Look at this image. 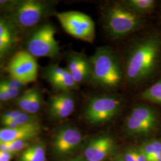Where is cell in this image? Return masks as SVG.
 <instances>
[{
  "instance_id": "7402d4cb",
  "label": "cell",
  "mask_w": 161,
  "mask_h": 161,
  "mask_svg": "<svg viewBox=\"0 0 161 161\" xmlns=\"http://www.w3.org/2000/svg\"><path fill=\"white\" fill-rule=\"evenodd\" d=\"M7 143L8 145V152L12 155L24 149H27L29 146L28 143L26 140H16Z\"/></svg>"
},
{
  "instance_id": "4316f807",
  "label": "cell",
  "mask_w": 161,
  "mask_h": 161,
  "mask_svg": "<svg viewBox=\"0 0 161 161\" xmlns=\"http://www.w3.org/2000/svg\"><path fill=\"white\" fill-rule=\"evenodd\" d=\"M12 40L0 38V53L4 52L11 46Z\"/></svg>"
},
{
  "instance_id": "e0dca14e",
  "label": "cell",
  "mask_w": 161,
  "mask_h": 161,
  "mask_svg": "<svg viewBox=\"0 0 161 161\" xmlns=\"http://www.w3.org/2000/svg\"><path fill=\"white\" fill-rule=\"evenodd\" d=\"M139 150L147 161H158L161 155V142L155 139L147 141L142 145Z\"/></svg>"
},
{
  "instance_id": "7c38bea8",
  "label": "cell",
  "mask_w": 161,
  "mask_h": 161,
  "mask_svg": "<svg viewBox=\"0 0 161 161\" xmlns=\"http://www.w3.org/2000/svg\"><path fill=\"white\" fill-rule=\"evenodd\" d=\"M75 106V98L70 92H60L50 98L48 114L53 119H64L72 114Z\"/></svg>"
},
{
  "instance_id": "277c9868",
  "label": "cell",
  "mask_w": 161,
  "mask_h": 161,
  "mask_svg": "<svg viewBox=\"0 0 161 161\" xmlns=\"http://www.w3.org/2000/svg\"><path fill=\"white\" fill-rule=\"evenodd\" d=\"M123 105L121 98L112 95L90 98L84 112L86 121L92 125H100L112 120L119 114Z\"/></svg>"
},
{
  "instance_id": "ba28073f",
  "label": "cell",
  "mask_w": 161,
  "mask_h": 161,
  "mask_svg": "<svg viewBox=\"0 0 161 161\" xmlns=\"http://www.w3.org/2000/svg\"><path fill=\"white\" fill-rule=\"evenodd\" d=\"M8 70L13 80L24 85L36 80L38 66L34 56L29 52H19L10 60Z\"/></svg>"
},
{
  "instance_id": "e575fe53",
  "label": "cell",
  "mask_w": 161,
  "mask_h": 161,
  "mask_svg": "<svg viewBox=\"0 0 161 161\" xmlns=\"http://www.w3.org/2000/svg\"><path fill=\"white\" fill-rule=\"evenodd\" d=\"M158 161H161V156H160V158H159V160H158Z\"/></svg>"
},
{
  "instance_id": "d6986e66",
  "label": "cell",
  "mask_w": 161,
  "mask_h": 161,
  "mask_svg": "<svg viewBox=\"0 0 161 161\" xmlns=\"http://www.w3.org/2000/svg\"><path fill=\"white\" fill-rule=\"evenodd\" d=\"M141 96L146 100L161 104V78L143 92Z\"/></svg>"
},
{
  "instance_id": "1f68e13d",
  "label": "cell",
  "mask_w": 161,
  "mask_h": 161,
  "mask_svg": "<svg viewBox=\"0 0 161 161\" xmlns=\"http://www.w3.org/2000/svg\"><path fill=\"white\" fill-rule=\"evenodd\" d=\"M11 99L7 92H5L3 90L0 88V100L1 101H7Z\"/></svg>"
},
{
  "instance_id": "3957f363",
  "label": "cell",
  "mask_w": 161,
  "mask_h": 161,
  "mask_svg": "<svg viewBox=\"0 0 161 161\" xmlns=\"http://www.w3.org/2000/svg\"><path fill=\"white\" fill-rule=\"evenodd\" d=\"M103 19L107 33L116 39L136 32L144 23L142 16L131 11L122 2L107 6L104 10Z\"/></svg>"
},
{
  "instance_id": "44dd1931",
  "label": "cell",
  "mask_w": 161,
  "mask_h": 161,
  "mask_svg": "<svg viewBox=\"0 0 161 161\" xmlns=\"http://www.w3.org/2000/svg\"><path fill=\"white\" fill-rule=\"evenodd\" d=\"M12 120L14 121L19 127L38 122V117L36 116L26 112H22V114L19 117H17V118Z\"/></svg>"
},
{
  "instance_id": "2e32d148",
  "label": "cell",
  "mask_w": 161,
  "mask_h": 161,
  "mask_svg": "<svg viewBox=\"0 0 161 161\" xmlns=\"http://www.w3.org/2000/svg\"><path fill=\"white\" fill-rule=\"evenodd\" d=\"M122 3L131 11L140 16L152 11L156 3L154 0H127Z\"/></svg>"
},
{
  "instance_id": "ac0fdd59",
  "label": "cell",
  "mask_w": 161,
  "mask_h": 161,
  "mask_svg": "<svg viewBox=\"0 0 161 161\" xmlns=\"http://www.w3.org/2000/svg\"><path fill=\"white\" fill-rule=\"evenodd\" d=\"M20 161H46V149L42 144H35L24 150Z\"/></svg>"
},
{
  "instance_id": "484cf974",
  "label": "cell",
  "mask_w": 161,
  "mask_h": 161,
  "mask_svg": "<svg viewBox=\"0 0 161 161\" xmlns=\"http://www.w3.org/2000/svg\"><path fill=\"white\" fill-rule=\"evenodd\" d=\"M22 112H22L20 110H13V111L7 112L5 114L3 115L1 119H2V121L14 119L21 115Z\"/></svg>"
},
{
  "instance_id": "8fae6325",
  "label": "cell",
  "mask_w": 161,
  "mask_h": 161,
  "mask_svg": "<svg viewBox=\"0 0 161 161\" xmlns=\"http://www.w3.org/2000/svg\"><path fill=\"white\" fill-rule=\"evenodd\" d=\"M47 8L46 4L40 1H23L17 7L16 12L17 22L25 27L32 26L40 21Z\"/></svg>"
},
{
  "instance_id": "5bb4252c",
  "label": "cell",
  "mask_w": 161,
  "mask_h": 161,
  "mask_svg": "<svg viewBox=\"0 0 161 161\" xmlns=\"http://www.w3.org/2000/svg\"><path fill=\"white\" fill-rule=\"evenodd\" d=\"M67 69L78 85L90 81L92 64L89 58L80 53H71L67 58Z\"/></svg>"
},
{
  "instance_id": "cb8c5ba5",
  "label": "cell",
  "mask_w": 161,
  "mask_h": 161,
  "mask_svg": "<svg viewBox=\"0 0 161 161\" xmlns=\"http://www.w3.org/2000/svg\"><path fill=\"white\" fill-rule=\"evenodd\" d=\"M0 38L12 40V34L7 25L0 20Z\"/></svg>"
},
{
  "instance_id": "d4e9b609",
  "label": "cell",
  "mask_w": 161,
  "mask_h": 161,
  "mask_svg": "<svg viewBox=\"0 0 161 161\" xmlns=\"http://www.w3.org/2000/svg\"><path fill=\"white\" fill-rule=\"evenodd\" d=\"M0 88H1L5 92H7L11 99L16 97L20 92L19 90L12 88L10 86H7L4 84H3L1 81L0 82Z\"/></svg>"
},
{
  "instance_id": "603a6c76",
  "label": "cell",
  "mask_w": 161,
  "mask_h": 161,
  "mask_svg": "<svg viewBox=\"0 0 161 161\" xmlns=\"http://www.w3.org/2000/svg\"><path fill=\"white\" fill-rule=\"evenodd\" d=\"M32 92V88L26 91L21 97H20L17 99V105L24 112L26 111V108L29 104V102L31 98Z\"/></svg>"
},
{
  "instance_id": "4dcf8cb0",
  "label": "cell",
  "mask_w": 161,
  "mask_h": 161,
  "mask_svg": "<svg viewBox=\"0 0 161 161\" xmlns=\"http://www.w3.org/2000/svg\"><path fill=\"white\" fill-rule=\"evenodd\" d=\"M134 153H135V155L136 157L137 161H147L146 157L144 156V154L141 152L140 151V150H134Z\"/></svg>"
},
{
  "instance_id": "836d02e7",
  "label": "cell",
  "mask_w": 161,
  "mask_h": 161,
  "mask_svg": "<svg viewBox=\"0 0 161 161\" xmlns=\"http://www.w3.org/2000/svg\"><path fill=\"white\" fill-rule=\"evenodd\" d=\"M69 161H85V160L82 158H75Z\"/></svg>"
},
{
  "instance_id": "9a60e30c",
  "label": "cell",
  "mask_w": 161,
  "mask_h": 161,
  "mask_svg": "<svg viewBox=\"0 0 161 161\" xmlns=\"http://www.w3.org/2000/svg\"><path fill=\"white\" fill-rule=\"evenodd\" d=\"M40 131L39 122L20 126L16 128H6L0 130V143L35 138L39 135Z\"/></svg>"
},
{
  "instance_id": "ffe728a7",
  "label": "cell",
  "mask_w": 161,
  "mask_h": 161,
  "mask_svg": "<svg viewBox=\"0 0 161 161\" xmlns=\"http://www.w3.org/2000/svg\"><path fill=\"white\" fill-rule=\"evenodd\" d=\"M42 98L40 92L37 88H32L31 98L25 112L30 114H35L39 111L42 103Z\"/></svg>"
},
{
  "instance_id": "f1b7e54d",
  "label": "cell",
  "mask_w": 161,
  "mask_h": 161,
  "mask_svg": "<svg viewBox=\"0 0 161 161\" xmlns=\"http://www.w3.org/2000/svg\"><path fill=\"white\" fill-rule=\"evenodd\" d=\"M12 157L11 153L0 150V161H10Z\"/></svg>"
},
{
  "instance_id": "30bf717a",
  "label": "cell",
  "mask_w": 161,
  "mask_h": 161,
  "mask_svg": "<svg viewBox=\"0 0 161 161\" xmlns=\"http://www.w3.org/2000/svg\"><path fill=\"white\" fill-rule=\"evenodd\" d=\"M44 77L53 88L59 92H70L77 89L78 85L67 68L51 64L44 70Z\"/></svg>"
},
{
  "instance_id": "8992f818",
  "label": "cell",
  "mask_w": 161,
  "mask_h": 161,
  "mask_svg": "<svg viewBox=\"0 0 161 161\" xmlns=\"http://www.w3.org/2000/svg\"><path fill=\"white\" fill-rule=\"evenodd\" d=\"M158 115L155 109L147 105H138L132 109L125 121V131L134 137L147 136L155 130Z\"/></svg>"
},
{
  "instance_id": "7a4b0ae2",
  "label": "cell",
  "mask_w": 161,
  "mask_h": 161,
  "mask_svg": "<svg viewBox=\"0 0 161 161\" xmlns=\"http://www.w3.org/2000/svg\"><path fill=\"white\" fill-rule=\"evenodd\" d=\"M92 64L90 82L105 89H115L125 78L124 70L118 54L108 47H100L89 58Z\"/></svg>"
},
{
  "instance_id": "5b68a950",
  "label": "cell",
  "mask_w": 161,
  "mask_h": 161,
  "mask_svg": "<svg viewBox=\"0 0 161 161\" xmlns=\"http://www.w3.org/2000/svg\"><path fill=\"white\" fill-rule=\"evenodd\" d=\"M64 30L75 38L92 43L95 39V24L86 14L76 11L58 13L56 14Z\"/></svg>"
},
{
  "instance_id": "d590c367",
  "label": "cell",
  "mask_w": 161,
  "mask_h": 161,
  "mask_svg": "<svg viewBox=\"0 0 161 161\" xmlns=\"http://www.w3.org/2000/svg\"><path fill=\"white\" fill-rule=\"evenodd\" d=\"M126 161L125 160H119V161Z\"/></svg>"
},
{
  "instance_id": "4fadbf2b",
  "label": "cell",
  "mask_w": 161,
  "mask_h": 161,
  "mask_svg": "<svg viewBox=\"0 0 161 161\" xmlns=\"http://www.w3.org/2000/svg\"><path fill=\"white\" fill-rule=\"evenodd\" d=\"M115 142L109 136L103 135L92 138L84 150L88 161H102L114 151Z\"/></svg>"
},
{
  "instance_id": "d6a6232c",
  "label": "cell",
  "mask_w": 161,
  "mask_h": 161,
  "mask_svg": "<svg viewBox=\"0 0 161 161\" xmlns=\"http://www.w3.org/2000/svg\"><path fill=\"white\" fill-rule=\"evenodd\" d=\"M0 150L4 152H8V145L7 142L0 143Z\"/></svg>"
},
{
  "instance_id": "6da1fadb",
  "label": "cell",
  "mask_w": 161,
  "mask_h": 161,
  "mask_svg": "<svg viewBox=\"0 0 161 161\" xmlns=\"http://www.w3.org/2000/svg\"><path fill=\"white\" fill-rule=\"evenodd\" d=\"M161 40L150 35L136 42L127 56L125 78L130 85L138 84L154 74L159 62Z\"/></svg>"
},
{
  "instance_id": "f546056e",
  "label": "cell",
  "mask_w": 161,
  "mask_h": 161,
  "mask_svg": "<svg viewBox=\"0 0 161 161\" xmlns=\"http://www.w3.org/2000/svg\"><path fill=\"white\" fill-rule=\"evenodd\" d=\"M125 160L126 161H137L134 150H129L127 152L125 155Z\"/></svg>"
},
{
  "instance_id": "52a82bcc",
  "label": "cell",
  "mask_w": 161,
  "mask_h": 161,
  "mask_svg": "<svg viewBox=\"0 0 161 161\" xmlns=\"http://www.w3.org/2000/svg\"><path fill=\"white\" fill-rule=\"evenodd\" d=\"M56 29L47 23L37 29L29 39L28 49L34 57L54 58L59 54L60 47L55 38Z\"/></svg>"
},
{
  "instance_id": "9c48e42d",
  "label": "cell",
  "mask_w": 161,
  "mask_h": 161,
  "mask_svg": "<svg viewBox=\"0 0 161 161\" xmlns=\"http://www.w3.org/2000/svg\"><path fill=\"white\" fill-rule=\"evenodd\" d=\"M82 140L80 131L75 127L64 126L58 130L53 140V148L60 155L69 154L75 150Z\"/></svg>"
},
{
  "instance_id": "83f0119b",
  "label": "cell",
  "mask_w": 161,
  "mask_h": 161,
  "mask_svg": "<svg viewBox=\"0 0 161 161\" xmlns=\"http://www.w3.org/2000/svg\"><path fill=\"white\" fill-rule=\"evenodd\" d=\"M1 82L7 86H10L12 88H15L18 90H19L21 87H22L23 85L22 83L18 82L17 80H2Z\"/></svg>"
}]
</instances>
